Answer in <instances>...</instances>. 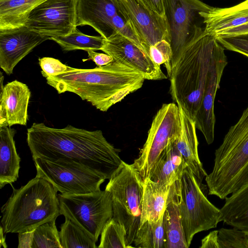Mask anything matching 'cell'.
Instances as JSON below:
<instances>
[{"label":"cell","instance_id":"cell-33","mask_svg":"<svg viewBox=\"0 0 248 248\" xmlns=\"http://www.w3.org/2000/svg\"><path fill=\"white\" fill-rule=\"evenodd\" d=\"M148 54L157 64H164L170 77L171 72V61L172 51L170 43L166 40H162L149 47Z\"/></svg>","mask_w":248,"mask_h":248},{"label":"cell","instance_id":"cell-24","mask_svg":"<svg viewBox=\"0 0 248 248\" xmlns=\"http://www.w3.org/2000/svg\"><path fill=\"white\" fill-rule=\"evenodd\" d=\"M163 220L165 233V248H189L183 230L174 183L170 186Z\"/></svg>","mask_w":248,"mask_h":248},{"label":"cell","instance_id":"cell-8","mask_svg":"<svg viewBox=\"0 0 248 248\" xmlns=\"http://www.w3.org/2000/svg\"><path fill=\"white\" fill-rule=\"evenodd\" d=\"M60 214L97 241L105 226L113 217L111 195L98 190L80 194H58Z\"/></svg>","mask_w":248,"mask_h":248},{"label":"cell","instance_id":"cell-25","mask_svg":"<svg viewBox=\"0 0 248 248\" xmlns=\"http://www.w3.org/2000/svg\"><path fill=\"white\" fill-rule=\"evenodd\" d=\"M140 224L155 221L163 216L170 186L155 182L149 178L143 180Z\"/></svg>","mask_w":248,"mask_h":248},{"label":"cell","instance_id":"cell-5","mask_svg":"<svg viewBox=\"0 0 248 248\" xmlns=\"http://www.w3.org/2000/svg\"><path fill=\"white\" fill-rule=\"evenodd\" d=\"M248 181V106L216 150L213 170L205 177L208 194L222 200Z\"/></svg>","mask_w":248,"mask_h":248},{"label":"cell","instance_id":"cell-13","mask_svg":"<svg viewBox=\"0 0 248 248\" xmlns=\"http://www.w3.org/2000/svg\"><path fill=\"white\" fill-rule=\"evenodd\" d=\"M166 16L168 21L174 64L183 46L187 41L197 19L202 17L201 12H206L212 7L200 0H164Z\"/></svg>","mask_w":248,"mask_h":248},{"label":"cell","instance_id":"cell-28","mask_svg":"<svg viewBox=\"0 0 248 248\" xmlns=\"http://www.w3.org/2000/svg\"><path fill=\"white\" fill-rule=\"evenodd\" d=\"M163 217L157 221H146L140 225L133 242L135 247L165 248V233Z\"/></svg>","mask_w":248,"mask_h":248},{"label":"cell","instance_id":"cell-36","mask_svg":"<svg viewBox=\"0 0 248 248\" xmlns=\"http://www.w3.org/2000/svg\"><path fill=\"white\" fill-rule=\"evenodd\" d=\"M87 52L88 54V58L83 59V61L92 60L98 67L107 65L113 61V58L106 53L96 52L93 50H88Z\"/></svg>","mask_w":248,"mask_h":248},{"label":"cell","instance_id":"cell-4","mask_svg":"<svg viewBox=\"0 0 248 248\" xmlns=\"http://www.w3.org/2000/svg\"><path fill=\"white\" fill-rule=\"evenodd\" d=\"M13 188L1 208L5 234L32 231L61 215L58 191L46 179L36 175L19 188Z\"/></svg>","mask_w":248,"mask_h":248},{"label":"cell","instance_id":"cell-27","mask_svg":"<svg viewBox=\"0 0 248 248\" xmlns=\"http://www.w3.org/2000/svg\"><path fill=\"white\" fill-rule=\"evenodd\" d=\"M50 40L56 42L64 51L101 50L105 41V38L102 36L86 35L80 32L77 28L68 35L51 37Z\"/></svg>","mask_w":248,"mask_h":248},{"label":"cell","instance_id":"cell-6","mask_svg":"<svg viewBox=\"0 0 248 248\" xmlns=\"http://www.w3.org/2000/svg\"><path fill=\"white\" fill-rule=\"evenodd\" d=\"M174 184L183 230L189 247L196 233L217 227L219 209L208 200L207 186L199 181L187 166Z\"/></svg>","mask_w":248,"mask_h":248},{"label":"cell","instance_id":"cell-35","mask_svg":"<svg viewBox=\"0 0 248 248\" xmlns=\"http://www.w3.org/2000/svg\"><path fill=\"white\" fill-rule=\"evenodd\" d=\"M41 73L43 77L55 76L68 71L69 66L63 64L59 60L51 57L39 59Z\"/></svg>","mask_w":248,"mask_h":248},{"label":"cell","instance_id":"cell-16","mask_svg":"<svg viewBox=\"0 0 248 248\" xmlns=\"http://www.w3.org/2000/svg\"><path fill=\"white\" fill-rule=\"evenodd\" d=\"M50 37L33 31L26 26L0 30V67L8 75L37 46Z\"/></svg>","mask_w":248,"mask_h":248},{"label":"cell","instance_id":"cell-17","mask_svg":"<svg viewBox=\"0 0 248 248\" xmlns=\"http://www.w3.org/2000/svg\"><path fill=\"white\" fill-rule=\"evenodd\" d=\"M205 33L213 36H232L248 33V0L232 7H212L201 12Z\"/></svg>","mask_w":248,"mask_h":248},{"label":"cell","instance_id":"cell-20","mask_svg":"<svg viewBox=\"0 0 248 248\" xmlns=\"http://www.w3.org/2000/svg\"><path fill=\"white\" fill-rule=\"evenodd\" d=\"M179 108L180 127L175 139V144L187 166L198 180L202 182L207 174L199 157L195 123L181 107Z\"/></svg>","mask_w":248,"mask_h":248},{"label":"cell","instance_id":"cell-38","mask_svg":"<svg viewBox=\"0 0 248 248\" xmlns=\"http://www.w3.org/2000/svg\"><path fill=\"white\" fill-rule=\"evenodd\" d=\"M200 248H219L218 230L211 232L201 241Z\"/></svg>","mask_w":248,"mask_h":248},{"label":"cell","instance_id":"cell-39","mask_svg":"<svg viewBox=\"0 0 248 248\" xmlns=\"http://www.w3.org/2000/svg\"><path fill=\"white\" fill-rule=\"evenodd\" d=\"M32 231L18 233V248H31Z\"/></svg>","mask_w":248,"mask_h":248},{"label":"cell","instance_id":"cell-15","mask_svg":"<svg viewBox=\"0 0 248 248\" xmlns=\"http://www.w3.org/2000/svg\"><path fill=\"white\" fill-rule=\"evenodd\" d=\"M113 61L127 66L141 73L147 80L167 78L160 66L132 42L117 31H113L101 49Z\"/></svg>","mask_w":248,"mask_h":248},{"label":"cell","instance_id":"cell-40","mask_svg":"<svg viewBox=\"0 0 248 248\" xmlns=\"http://www.w3.org/2000/svg\"><path fill=\"white\" fill-rule=\"evenodd\" d=\"M0 244L1 246L2 245H3V246L4 247H6V246L5 245V238L4 237V233L3 232L2 227H0Z\"/></svg>","mask_w":248,"mask_h":248},{"label":"cell","instance_id":"cell-11","mask_svg":"<svg viewBox=\"0 0 248 248\" xmlns=\"http://www.w3.org/2000/svg\"><path fill=\"white\" fill-rule=\"evenodd\" d=\"M76 0H46L30 14L25 25L41 35H68L77 27Z\"/></svg>","mask_w":248,"mask_h":248},{"label":"cell","instance_id":"cell-30","mask_svg":"<svg viewBox=\"0 0 248 248\" xmlns=\"http://www.w3.org/2000/svg\"><path fill=\"white\" fill-rule=\"evenodd\" d=\"M55 220L44 223L32 231L31 248H62Z\"/></svg>","mask_w":248,"mask_h":248},{"label":"cell","instance_id":"cell-29","mask_svg":"<svg viewBox=\"0 0 248 248\" xmlns=\"http://www.w3.org/2000/svg\"><path fill=\"white\" fill-rule=\"evenodd\" d=\"M62 248H96L95 240L67 217L59 232Z\"/></svg>","mask_w":248,"mask_h":248},{"label":"cell","instance_id":"cell-34","mask_svg":"<svg viewBox=\"0 0 248 248\" xmlns=\"http://www.w3.org/2000/svg\"><path fill=\"white\" fill-rule=\"evenodd\" d=\"M216 38L224 48L248 57V33L237 35L219 36Z\"/></svg>","mask_w":248,"mask_h":248},{"label":"cell","instance_id":"cell-22","mask_svg":"<svg viewBox=\"0 0 248 248\" xmlns=\"http://www.w3.org/2000/svg\"><path fill=\"white\" fill-rule=\"evenodd\" d=\"M16 131L8 126H0V188L12 185L19 176L20 158L16 147Z\"/></svg>","mask_w":248,"mask_h":248},{"label":"cell","instance_id":"cell-31","mask_svg":"<svg viewBox=\"0 0 248 248\" xmlns=\"http://www.w3.org/2000/svg\"><path fill=\"white\" fill-rule=\"evenodd\" d=\"M99 248H128L124 228L113 217L105 226L101 233Z\"/></svg>","mask_w":248,"mask_h":248},{"label":"cell","instance_id":"cell-26","mask_svg":"<svg viewBox=\"0 0 248 248\" xmlns=\"http://www.w3.org/2000/svg\"><path fill=\"white\" fill-rule=\"evenodd\" d=\"M46 0H0V30L25 25L30 13Z\"/></svg>","mask_w":248,"mask_h":248},{"label":"cell","instance_id":"cell-14","mask_svg":"<svg viewBox=\"0 0 248 248\" xmlns=\"http://www.w3.org/2000/svg\"><path fill=\"white\" fill-rule=\"evenodd\" d=\"M227 63L224 48L217 41L214 46L201 105L194 119L196 128L202 133L208 144L212 143L214 140V101Z\"/></svg>","mask_w":248,"mask_h":248},{"label":"cell","instance_id":"cell-18","mask_svg":"<svg viewBox=\"0 0 248 248\" xmlns=\"http://www.w3.org/2000/svg\"><path fill=\"white\" fill-rule=\"evenodd\" d=\"M1 73L0 93V126L15 124L26 125L31 93L28 86L16 80L3 86Z\"/></svg>","mask_w":248,"mask_h":248},{"label":"cell","instance_id":"cell-2","mask_svg":"<svg viewBox=\"0 0 248 248\" xmlns=\"http://www.w3.org/2000/svg\"><path fill=\"white\" fill-rule=\"evenodd\" d=\"M46 78L58 93H73L102 111L141 88L145 79L138 71L115 61L93 69L69 66L64 73Z\"/></svg>","mask_w":248,"mask_h":248},{"label":"cell","instance_id":"cell-37","mask_svg":"<svg viewBox=\"0 0 248 248\" xmlns=\"http://www.w3.org/2000/svg\"><path fill=\"white\" fill-rule=\"evenodd\" d=\"M142 3L150 10L159 16L166 17L164 0H140Z\"/></svg>","mask_w":248,"mask_h":248},{"label":"cell","instance_id":"cell-32","mask_svg":"<svg viewBox=\"0 0 248 248\" xmlns=\"http://www.w3.org/2000/svg\"><path fill=\"white\" fill-rule=\"evenodd\" d=\"M219 248H248V232L235 227L218 230Z\"/></svg>","mask_w":248,"mask_h":248},{"label":"cell","instance_id":"cell-23","mask_svg":"<svg viewBox=\"0 0 248 248\" xmlns=\"http://www.w3.org/2000/svg\"><path fill=\"white\" fill-rule=\"evenodd\" d=\"M218 221L248 232V181L225 199Z\"/></svg>","mask_w":248,"mask_h":248},{"label":"cell","instance_id":"cell-21","mask_svg":"<svg viewBox=\"0 0 248 248\" xmlns=\"http://www.w3.org/2000/svg\"><path fill=\"white\" fill-rule=\"evenodd\" d=\"M176 137L170 140L154 166L149 177L152 181L171 186L181 178L187 165L176 147Z\"/></svg>","mask_w":248,"mask_h":248},{"label":"cell","instance_id":"cell-3","mask_svg":"<svg viewBox=\"0 0 248 248\" xmlns=\"http://www.w3.org/2000/svg\"><path fill=\"white\" fill-rule=\"evenodd\" d=\"M215 36L195 24L171 66L170 93L173 101L194 121L201 105L215 45Z\"/></svg>","mask_w":248,"mask_h":248},{"label":"cell","instance_id":"cell-19","mask_svg":"<svg viewBox=\"0 0 248 248\" xmlns=\"http://www.w3.org/2000/svg\"><path fill=\"white\" fill-rule=\"evenodd\" d=\"M76 9L77 26H90L105 39L114 31L120 14L111 0H76Z\"/></svg>","mask_w":248,"mask_h":248},{"label":"cell","instance_id":"cell-9","mask_svg":"<svg viewBox=\"0 0 248 248\" xmlns=\"http://www.w3.org/2000/svg\"><path fill=\"white\" fill-rule=\"evenodd\" d=\"M36 175L51 183L62 194H80L100 190L106 179L80 164L62 160L33 158Z\"/></svg>","mask_w":248,"mask_h":248},{"label":"cell","instance_id":"cell-1","mask_svg":"<svg viewBox=\"0 0 248 248\" xmlns=\"http://www.w3.org/2000/svg\"><path fill=\"white\" fill-rule=\"evenodd\" d=\"M27 141L32 158L75 162L106 179L113 177L124 164L118 150L100 130L90 131L71 125L56 128L34 123L27 129Z\"/></svg>","mask_w":248,"mask_h":248},{"label":"cell","instance_id":"cell-10","mask_svg":"<svg viewBox=\"0 0 248 248\" xmlns=\"http://www.w3.org/2000/svg\"><path fill=\"white\" fill-rule=\"evenodd\" d=\"M180 127L179 107L174 103L163 104L153 119L139 157L132 164L143 180L149 178L161 153L170 140L177 136Z\"/></svg>","mask_w":248,"mask_h":248},{"label":"cell","instance_id":"cell-12","mask_svg":"<svg viewBox=\"0 0 248 248\" xmlns=\"http://www.w3.org/2000/svg\"><path fill=\"white\" fill-rule=\"evenodd\" d=\"M111 0L123 18L132 25L148 54L149 46L160 40L170 43L167 18L148 9L140 0Z\"/></svg>","mask_w":248,"mask_h":248},{"label":"cell","instance_id":"cell-7","mask_svg":"<svg viewBox=\"0 0 248 248\" xmlns=\"http://www.w3.org/2000/svg\"><path fill=\"white\" fill-rule=\"evenodd\" d=\"M144 182L133 164L124 162L105 189L111 195L113 218L124 228L128 248L133 247L140 224Z\"/></svg>","mask_w":248,"mask_h":248}]
</instances>
